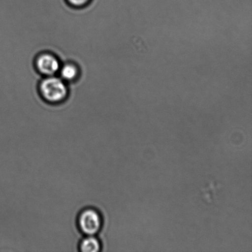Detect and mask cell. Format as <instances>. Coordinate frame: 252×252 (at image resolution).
<instances>
[{"label": "cell", "instance_id": "obj_3", "mask_svg": "<svg viewBox=\"0 0 252 252\" xmlns=\"http://www.w3.org/2000/svg\"><path fill=\"white\" fill-rule=\"evenodd\" d=\"M36 70L43 77L58 75L62 63L55 54L50 52H41L34 59Z\"/></svg>", "mask_w": 252, "mask_h": 252}, {"label": "cell", "instance_id": "obj_2", "mask_svg": "<svg viewBox=\"0 0 252 252\" xmlns=\"http://www.w3.org/2000/svg\"><path fill=\"white\" fill-rule=\"evenodd\" d=\"M76 222L79 231L84 236H97L104 225L102 214L94 207L81 209L76 217Z\"/></svg>", "mask_w": 252, "mask_h": 252}, {"label": "cell", "instance_id": "obj_4", "mask_svg": "<svg viewBox=\"0 0 252 252\" xmlns=\"http://www.w3.org/2000/svg\"><path fill=\"white\" fill-rule=\"evenodd\" d=\"M80 68L77 64L73 62L66 61L62 63L61 67L59 71V76L66 83L75 81L80 75Z\"/></svg>", "mask_w": 252, "mask_h": 252}, {"label": "cell", "instance_id": "obj_1", "mask_svg": "<svg viewBox=\"0 0 252 252\" xmlns=\"http://www.w3.org/2000/svg\"><path fill=\"white\" fill-rule=\"evenodd\" d=\"M38 90L43 99L52 104L63 102L68 94L67 83L57 75L42 78Z\"/></svg>", "mask_w": 252, "mask_h": 252}, {"label": "cell", "instance_id": "obj_5", "mask_svg": "<svg viewBox=\"0 0 252 252\" xmlns=\"http://www.w3.org/2000/svg\"><path fill=\"white\" fill-rule=\"evenodd\" d=\"M78 249L81 252H98L102 251L103 244L97 236H85L79 242Z\"/></svg>", "mask_w": 252, "mask_h": 252}, {"label": "cell", "instance_id": "obj_6", "mask_svg": "<svg viewBox=\"0 0 252 252\" xmlns=\"http://www.w3.org/2000/svg\"><path fill=\"white\" fill-rule=\"evenodd\" d=\"M69 5L74 7H83L90 3L91 0H66Z\"/></svg>", "mask_w": 252, "mask_h": 252}]
</instances>
